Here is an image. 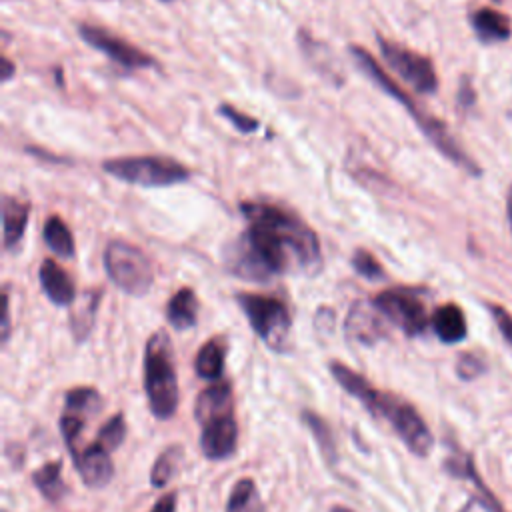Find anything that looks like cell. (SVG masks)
<instances>
[{
	"instance_id": "cell-1",
	"label": "cell",
	"mask_w": 512,
	"mask_h": 512,
	"mask_svg": "<svg viewBox=\"0 0 512 512\" xmlns=\"http://www.w3.org/2000/svg\"><path fill=\"white\" fill-rule=\"evenodd\" d=\"M246 230L228 248L226 266L248 282H268L298 270L316 274L322 250L316 232L292 210L262 200L240 204Z\"/></svg>"
},
{
	"instance_id": "cell-2",
	"label": "cell",
	"mask_w": 512,
	"mask_h": 512,
	"mask_svg": "<svg viewBox=\"0 0 512 512\" xmlns=\"http://www.w3.org/2000/svg\"><path fill=\"white\" fill-rule=\"evenodd\" d=\"M348 52H350V56L354 58V62L358 64V68L374 82V84H378L388 96H392L394 100H398L402 106H404V110L414 118V122L418 124V128L424 132V136L446 156V158H450L454 164H458V166H462L464 170H468L470 174H480V170H478V166H476V162L472 160V158H468V154L460 148V144L452 138V134H450V130L444 126V122H440L438 118H434L432 114H428L426 110H422L384 70H382V66L374 60V56L370 54V52H366L364 48H360V46H354V44H350L348 46Z\"/></svg>"
},
{
	"instance_id": "cell-3",
	"label": "cell",
	"mask_w": 512,
	"mask_h": 512,
	"mask_svg": "<svg viewBox=\"0 0 512 512\" xmlns=\"http://www.w3.org/2000/svg\"><path fill=\"white\" fill-rule=\"evenodd\" d=\"M144 392L150 412L168 420L178 408V376L170 336L156 330L144 346Z\"/></svg>"
},
{
	"instance_id": "cell-4",
	"label": "cell",
	"mask_w": 512,
	"mask_h": 512,
	"mask_svg": "<svg viewBox=\"0 0 512 512\" xmlns=\"http://www.w3.org/2000/svg\"><path fill=\"white\" fill-rule=\"evenodd\" d=\"M102 170L116 180L144 186V188H164L186 182L190 178L188 166L168 156H118L102 162Z\"/></svg>"
},
{
	"instance_id": "cell-5",
	"label": "cell",
	"mask_w": 512,
	"mask_h": 512,
	"mask_svg": "<svg viewBox=\"0 0 512 512\" xmlns=\"http://www.w3.org/2000/svg\"><path fill=\"white\" fill-rule=\"evenodd\" d=\"M236 302L248 318V324L254 330V334L270 350L278 354L288 350L292 320L286 304L280 298L256 292H240L236 294Z\"/></svg>"
},
{
	"instance_id": "cell-6",
	"label": "cell",
	"mask_w": 512,
	"mask_h": 512,
	"mask_svg": "<svg viewBox=\"0 0 512 512\" xmlns=\"http://www.w3.org/2000/svg\"><path fill=\"white\" fill-rule=\"evenodd\" d=\"M368 410L374 416L384 418L412 454L426 456L432 450L434 438L428 424L424 422L420 412L402 396L386 390H376V396Z\"/></svg>"
},
{
	"instance_id": "cell-7",
	"label": "cell",
	"mask_w": 512,
	"mask_h": 512,
	"mask_svg": "<svg viewBox=\"0 0 512 512\" xmlns=\"http://www.w3.org/2000/svg\"><path fill=\"white\" fill-rule=\"evenodd\" d=\"M108 278L126 294L144 296L154 284L152 260L132 242L110 240L104 250Z\"/></svg>"
},
{
	"instance_id": "cell-8",
	"label": "cell",
	"mask_w": 512,
	"mask_h": 512,
	"mask_svg": "<svg viewBox=\"0 0 512 512\" xmlns=\"http://www.w3.org/2000/svg\"><path fill=\"white\" fill-rule=\"evenodd\" d=\"M378 312L394 326H398L406 336H418L428 326L426 304L420 290L408 286H394L378 292L372 298Z\"/></svg>"
},
{
	"instance_id": "cell-9",
	"label": "cell",
	"mask_w": 512,
	"mask_h": 512,
	"mask_svg": "<svg viewBox=\"0 0 512 512\" xmlns=\"http://www.w3.org/2000/svg\"><path fill=\"white\" fill-rule=\"evenodd\" d=\"M380 54L384 56L386 64L416 92L420 94H434L438 88V76L434 64L428 56L414 52L402 44H396L388 38L376 36Z\"/></svg>"
},
{
	"instance_id": "cell-10",
	"label": "cell",
	"mask_w": 512,
	"mask_h": 512,
	"mask_svg": "<svg viewBox=\"0 0 512 512\" xmlns=\"http://www.w3.org/2000/svg\"><path fill=\"white\" fill-rule=\"evenodd\" d=\"M78 34L88 46L106 54L112 62H116L118 66H122L126 70H140V68H156L158 66V62L154 60L152 54L140 50L138 46L130 44L128 40L116 36L114 32H110L106 28L92 26V24H80Z\"/></svg>"
},
{
	"instance_id": "cell-11",
	"label": "cell",
	"mask_w": 512,
	"mask_h": 512,
	"mask_svg": "<svg viewBox=\"0 0 512 512\" xmlns=\"http://www.w3.org/2000/svg\"><path fill=\"white\" fill-rule=\"evenodd\" d=\"M344 332L350 340L362 346H372L386 336V318L378 312L372 300H358L348 310V316L344 320Z\"/></svg>"
},
{
	"instance_id": "cell-12",
	"label": "cell",
	"mask_w": 512,
	"mask_h": 512,
	"mask_svg": "<svg viewBox=\"0 0 512 512\" xmlns=\"http://www.w3.org/2000/svg\"><path fill=\"white\" fill-rule=\"evenodd\" d=\"M238 446V422L234 414L218 416L202 424L200 448L208 460H226Z\"/></svg>"
},
{
	"instance_id": "cell-13",
	"label": "cell",
	"mask_w": 512,
	"mask_h": 512,
	"mask_svg": "<svg viewBox=\"0 0 512 512\" xmlns=\"http://www.w3.org/2000/svg\"><path fill=\"white\" fill-rule=\"evenodd\" d=\"M72 458H74V464H76V470H78L82 482L88 488H104V486H108V482L114 476L110 452L98 442L76 452Z\"/></svg>"
},
{
	"instance_id": "cell-14",
	"label": "cell",
	"mask_w": 512,
	"mask_h": 512,
	"mask_svg": "<svg viewBox=\"0 0 512 512\" xmlns=\"http://www.w3.org/2000/svg\"><path fill=\"white\" fill-rule=\"evenodd\" d=\"M40 286L46 298L56 306H72L76 300V286L70 274L52 258H44L38 270Z\"/></svg>"
},
{
	"instance_id": "cell-15",
	"label": "cell",
	"mask_w": 512,
	"mask_h": 512,
	"mask_svg": "<svg viewBox=\"0 0 512 512\" xmlns=\"http://www.w3.org/2000/svg\"><path fill=\"white\" fill-rule=\"evenodd\" d=\"M232 386L228 380H216L214 384L206 386L194 404V416L200 424L218 418V416H226L232 414Z\"/></svg>"
},
{
	"instance_id": "cell-16",
	"label": "cell",
	"mask_w": 512,
	"mask_h": 512,
	"mask_svg": "<svg viewBox=\"0 0 512 512\" xmlns=\"http://www.w3.org/2000/svg\"><path fill=\"white\" fill-rule=\"evenodd\" d=\"M298 44L302 48V54L308 58V62L318 70V74L322 72L332 84H342L344 76H342V68L340 64L334 60V54L330 52V48L322 42H318L316 38L310 36L308 30L300 28L298 30Z\"/></svg>"
},
{
	"instance_id": "cell-17",
	"label": "cell",
	"mask_w": 512,
	"mask_h": 512,
	"mask_svg": "<svg viewBox=\"0 0 512 512\" xmlns=\"http://www.w3.org/2000/svg\"><path fill=\"white\" fill-rule=\"evenodd\" d=\"M432 330L434 334L444 342V344H456L462 342L466 338V318L464 312L458 304H442L434 310L432 318H430Z\"/></svg>"
},
{
	"instance_id": "cell-18",
	"label": "cell",
	"mask_w": 512,
	"mask_h": 512,
	"mask_svg": "<svg viewBox=\"0 0 512 512\" xmlns=\"http://www.w3.org/2000/svg\"><path fill=\"white\" fill-rule=\"evenodd\" d=\"M30 204L14 196L2 198V242L6 250H12L24 236L28 224Z\"/></svg>"
},
{
	"instance_id": "cell-19",
	"label": "cell",
	"mask_w": 512,
	"mask_h": 512,
	"mask_svg": "<svg viewBox=\"0 0 512 512\" xmlns=\"http://www.w3.org/2000/svg\"><path fill=\"white\" fill-rule=\"evenodd\" d=\"M198 296L192 288L184 286L172 294L166 304V320L174 330H188L198 322Z\"/></svg>"
},
{
	"instance_id": "cell-20",
	"label": "cell",
	"mask_w": 512,
	"mask_h": 512,
	"mask_svg": "<svg viewBox=\"0 0 512 512\" xmlns=\"http://www.w3.org/2000/svg\"><path fill=\"white\" fill-rule=\"evenodd\" d=\"M226 362V340L214 336L206 340L194 358V370L202 380H220Z\"/></svg>"
},
{
	"instance_id": "cell-21",
	"label": "cell",
	"mask_w": 512,
	"mask_h": 512,
	"mask_svg": "<svg viewBox=\"0 0 512 512\" xmlns=\"http://www.w3.org/2000/svg\"><path fill=\"white\" fill-rule=\"evenodd\" d=\"M328 370H330L332 378L338 382V386H340L344 392H348L350 396H354L364 408L370 406V402H372V398H374V394H376L378 388H374L360 372L352 370L350 366H346V364L340 362V360H332V362L328 364Z\"/></svg>"
},
{
	"instance_id": "cell-22",
	"label": "cell",
	"mask_w": 512,
	"mask_h": 512,
	"mask_svg": "<svg viewBox=\"0 0 512 512\" xmlns=\"http://www.w3.org/2000/svg\"><path fill=\"white\" fill-rule=\"evenodd\" d=\"M472 28L482 42H500L512 34L510 18L492 8H480L472 14Z\"/></svg>"
},
{
	"instance_id": "cell-23",
	"label": "cell",
	"mask_w": 512,
	"mask_h": 512,
	"mask_svg": "<svg viewBox=\"0 0 512 512\" xmlns=\"http://www.w3.org/2000/svg\"><path fill=\"white\" fill-rule=\"evenodd\" d=\"M42 236H44V242L48 244V248L54 254L62 256V258H72L74 256V252H76L74 236H72L68 224L58 214H50L44 220Z\"/></svg>"
},
{
	"instance_id": "cell-24",
	"label": "cell",
	"mask_w": 512,
	"mask_h": 512,
	"mask_svg": "<svg viewBox=\"0 0 512 512\" xmlns=\"http://www.w3.org/2000/svg\"><path fill=\"white\" fill-rule=\"evenodd\" d=\"M74 302L76 304H72V310H70V328L74 338L80 342L90 334L94 326L100 292H86L80 296V300H74Z\"/></svg>"
},
{
	"instance_id": "cell-25",
	"label": "cell",
	"mask_w": 512,
	"mask_h": 512,
	"mask_svg": "<svg viewBox=\"0 0 512 512\" xmlns=\"http://www.w3.org/2000/svg\"><path fill=\"white\" fill-rule=\"evenodd\" d=\"M226 512H264V502L252 478H240L232 486L226 502Z\"/></svg>"
},
{
	"instance_id": "cell-26",
	"label": "cell",
	"mask_w": 512,
	"mask_h": 512,
	"mask_svg": "<svg viewBox=\"0 0 512 512\" xmlns=\"http://www.w3.org/2000/svg\"><path fill=\"white\" fill-rule=\"evenodd\" d=\"M32 482L38 488V492L48 500V502H58L64 496V482H62V464L60 460L46 462L38 470L32 472Z\"/></svg>"
},
{
	"instance_id": "cell-27",
	"label": "cell",
	"mask_w": 512,
	"mask_h": 512,
	"mask_svg": "<svg viewBox=\"0 0 512 512\" xmlns=\"http://www.w3.org/2000/svg\"><path fill=\"white\" fill-rule=\"evenodd\" d=\"M446 468H448L454 476H464V478H468V480L474 482V486H476L478 492L482 494L480 500L486 504L488 512H504V508L500 506V502L496 500V496L486 488V484H484L482 478L478 476V472H476L474 462H472L470 456H466V458H462V460H448V462H446Z\"/></svg>"
},
{
	"instance_id": "cell-28",
	"label": "cell",
	"mask_w": 512,
	"mask_h": 512,
	"mask_svg": "<svg viewBox=\"0 0 512 512\" xmlns=\"http://www.w3.org/2000/svg\"><path fill=\"white\" fill-rule=\"evenodd\" d=\"M102 406V398L100 394L90 388V386H78V388H72L66 392L64 396V412H70V414H78V416H90L94 412H98Z\"/></svg>"
},
{
	"instance_id": "cell-29",
	"label": "cell",
	"mask_w": 512,
	"mask_h": 512,
	"mask_svg": "<svg viewBox=\"0 0 512 512\" xmlns=\"http://www.w3.org/2000/svg\"><path fill=\"white\" fill-rule=\"evenodd\" d=\"M302 422L310 428L314 440L318 442V448H320L322 456L328 462H334L336 460V444H334V436H332V430L326 424V420L322 416H318L316 412H312V410H304L302 412Z\"/></svg>"
},
{
	"instance_id": "cell-30",
	"label": "cell",
	"mask_w": 512,
	"mask_h": 512,
	"mask_svg": "<svg viewBox=\"0 0 512 512\" xmlns=\"http://www.w3.org/2000/svg\"><path fill=\"white\" fill-rule=\"evenodd\" d=\"M182 460V448L180 446H168L164 452H160L152 464L150 470V484L154 488H162L170 482L174 476L178 462Z\"/></svg>"
},
{
	"instance_id": "cell-31",
	"label": "cell",
	"mask_w": 512,
	"mask_h": 512,
	"mask_svg": "<svg viewBox=\"0 0 512 512\" xmlns=\"http://www.w3.org/2000/svg\"><path fill=\"white\" fill-rule=\"evenodd\" d=\"M124 438H126V420H124V416L118 412V414H114L112 418H108L102 426H100V430H98V444H102L108 452H112V450H116L122 442H124Z\"/></svg>"
},
{
	"instance_id": "cell-32",
	"label": "cell",
	"mask_w": 512,
	"mask_h": 512,
	"mask_svg": "<svg viewBox=\"0 0 512 512\" xmlns=\"http://www.w3.org/2000/svg\"><path fill=\"white\" fill-rule=\"evenodd\" d=\"M352 268L356 270L358 276L370 280V282H378L382 280L386 274H384V268L380 266V262L376 260V256L364 248H358L354 254H352Z\"/></svg>"
},
{
	"instance_id": "cell-33",
	"label": "cell",
	"mask_w": 512,
	"mask_h": 512,
	"mask_svg": "<svg viewBox=\"0 0 512 512\" xmlns=\"http://www.w3.org/2000/svg\"><path fill=\"white\" fill-rule=\"evenodd\" d=\"M218 114L224 116V118H226L238 132H242V134H252V132H256L258 126H260L254 116H248V114L240 112L238 108H234V106L228 104V102H222V104L218 106Z\"/></svg>"
},
{
	"instance_id": "cell-34",
	"label": "cell",
	"mask_w": 512,
	"mask_h": 512,
	"mask_svg": "<svg viewBox=\"0 0 512 512\" xmlns=\"http://www.w3.org/2000/svg\"><path fill=\"white\" fill-rule=\"evenodd\" d=\"M84 428V418L78 416V414H70V412H64L62 418H60V434H62V440L68 448V452L74 456L78 452L76 448V438L80 436Z\"/></svg>"
},
{
	"instance_id": "cell-35",
	"label": "cell",
	"mask_w": 512,
	"mask_h": 512,
	"mask_svg": "<svg viewBox=\"0 0 512 512\" xmlns=\"http://www.w3.org/2000/svg\"><path fill=\"white\" fill-rule=\"evenodd\" d=\"M486 364L480 356L472 354V352H464L460 354L458 362H456V374L462 378V380H474L478 378L482 372H484Z\"/></svg>"
},
{
	"instance_id": "cell-36",
	"label": "cell",
	"mask_w": 512,
	"mask_h": 512,
	"mask_svg": "<svg viewBox=\"0 0 512 512\" xmlns=\"http://www.w3.org/2000/svg\"><path fill=\"white\" fill-rule=\"evenodd\" d=\"M492 316L496 320V326L500 328L502 336L506 338V342L512 346V314L500 306H490Z\"/></svg>"
},
{
	"instance_id": "cell-37",
	"label": "cell",
	"mask_w": 512,
	"mask_h": 512,
	"mask_svg": "<svg viewBox=\"0 0 512 512\" xmlns=\"http://www.w3.org/2000/svg\"><path fill=\"white\" fill-rule=\"evenodd\" d=\"M150 512H176V494L168 492L156 500Z\"/></svg>"
},
{
	"instance_id": "cell-38",
	"label": "cell",
	"mask_w": 512,
	"mask_h": 512,
	"mask_svg": "<svg viewBox=\"0 0 512 512\" xmlns=\"http://www.w3.org/2000/svg\"><path fill=\"white\" fill-rule=\"evenodd\" d=\"M10 334V298H8V290L4 288V316H2V342L8 340Z\"/></svg>"
},
{
	"instance_id": "cell-39",
	"label": "cell",
	"mask_w": 512,
	"mask_h": 512,
	"mask_svg": "<svg viewBox=\"0 0 512 512\" xmlns=\"http://www.w3.org/2000/svg\"><path fill=\"white\" fill-rule=\"evenodd\" d=\"M14 76V64L8 60V56H2V80L8 82Z\"/></svg>"
},
{
	"instance_id": "cell-40",
	"label": "cell",
	"mask_w": 512,
	"mask_h": 512,
	"mask_svg": "<svg viewBox=\"0 0 512 512\" xmlns=\"http://www.w3.org/2000/svg\"><path fill=\"white\" fill-rule=\"evenodd\" d=\"M506 212H508V224H510V230H512V184L508 188V200H506Z\"/></svg>"
},
{
	"instance_id": "cell-41",
	"label": "cell",
	"mask_w": 512,
	"mask_h": 512,
	"mask_svg": "<svg viewBox=\"0 0 512 512\" xmlns=\"http://www.w3.org/2000/svg\"><path fill=\"white\" fill-rule=\"evenodd\" d=\"M330 512H354V510H350V508H346V506H332Z\"/></svg>"
},
{
	"instance_id": "cell-42",
	"label": "cell",
	"mask_w": 512,
	"mask_h": 512,
	"mask_svg": "<svg viewBox=\"0 0 512 512\" xmlns=\"http://www.w3.org/2000/svg\"><path fill=\"white\" fill-rule=\"evenodd\" d=\"M460 512H474V502L470 500V502H468V504H466V506H464Z\"/></svg>"
},
{
	"instance_id": "cell-43",
	"label": "cell",
	"mask_w": 512,
	"mask_h": 512,
	"mask_svg": "<svg viewBox=\"0 0 512 512\" xmlns=\"http://www.w3.org/2000/svg\"><path fill=\"white\" fill-rule=\"evenodd\" d=\"M160 2H174V0H160Z\"/></svg>"
},
{
	"instance_id": "cell-44",
	"label": "cell",
	"mask_w": 512,
	"mask_h": 512,
	"mask_svg": "<svg viewBox=\"0 0 512 512\" xmlns=\"http://www.w3.org/2000/svg\"><path fill=\"white\" fill-rule=\"evenodd\" d=\"M496 2H498V0H496Z\"/></svg>"
}]
</instances>
